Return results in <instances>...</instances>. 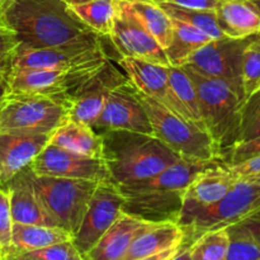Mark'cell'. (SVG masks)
Wrapping results in <instances>:
<instances>
[{
	"label": "cell",
	"mask_w": 260,
	"mask_h": 260,
	"mask_svg": "<svg viewBox=\"0 0 260 260\" xmlns=\"http://www.w3.org/2000/svg\"><path fill=\"white\" fill-rule=\"evenodd\" d=\"M2 20L29 48H96L101 36L62 0H7Z\"/></svg>",
	"instance_id": "cell-1"
},
{
	"label": "cell",
	"mask_w": 260,
	"mask_h": 260,
	"mask_svg": "<svg viewBox=\"0 0 260 260\" xmlns=\"http://www.w3.org/2000/svg\"><path fill=\"white\" fill-rule=\"evenodd\" d=\"M182 159L159 174L127 185H119L123 193V212L155 223H178L182 215L184 193L198 172L212 162Z\"/></svg>",
	"instance_id": "cell-2"
},
{
	"label": "cell",
	"mask_w": 260,
	"mask_h": 260,
	"mask_svg": "<svg viewBox=\"0 0 260 260\" xmlns=\"http://www.w3.org/2000/svg\"><path fill=\"white\" fill-rule=\"evenodd\" d=\"M103 159L116 185L149 179L182 160L152 135L102 131Z\"/></svg>",
	"instance_id": "cell-3"
},
{
	"label": "cell",
	"mask_w": 260,
	"mask_h": 260,
	"mask_svg": "<svg viewBox=\"0 0 260 260\" xmlns=\"http://www.w3.org/2000/svg\"><path fill=\"white\" fill-rule=\"evenodd\" d=\"M183 68L197 90L206 131L212 139L220 159L225 161L230 150L239 142L241 109L244 106L243 85L210 78L189 66L183 65Z\"/></svg>",
	"instance_id": "cell-4"
},
{
	"label": "cell",
	"mask_w": 260,
	"mask_h": 260,
	"mask_svg": "<svg viewBox=\"0 0 260 260\" xmlns=\"http://www.w3.org/2000/svg\"><path fill=\"white\" fill-rule=\"evenodd\" d=\"M109 63H91L76 68H13L7 74L8 95H45L68 104L93 85Z\"/></svg>",
	"instance_id": "cell-5"
},
{
	"label": "cell",
	"mask_w": 260,
	"mask_h": 260,
	"mask_svg": "<svg viewBox=\"0 0 260 260\" xmlns=\"http://www.w3.org/2000/svg\"><path fill=\"white\" fill-rule=\"evenodd\" d=\"M132 90L146 112L152 135L173 152L187 160H221L212 139L205 128L173 113L134 86Z\"/></svg>",
	"instance_id": "cell-6"
},
{
	"label": "cell",
	"mask_w": 260,
	"mask_h": 260,
	"mask_svg": "<svg viewBox=\"0 0 260 260\" xmlns=\"http://www.w3.org/2000/svg\"><path fill=\"white\" fill-rule=\"evenodd\" d=\"M260 208V183L238 180L215 205L183 212L178 225L184 231V244L192 245L208 231L245 220Z\"/></svg>",
	"instance_id": "cell-7"
},
{
	"label": "cell",
	"mask_w": 260,
	"mask_h": 260,
	"mask_svg": "<svg viewBox=\"0 0 260 260\" xmlns=\"http://www.w3.org/2000/svg\"><path fill=\"white\" fill-rule=\"evenodd\" d=\"M28 178L47 212L71 236L83 221L89 201L99 182L69 178L38 177L28 168Z\"/></svg>",
	"instance_id": "cell-8"
},
{
	"label": "cell",
	"mask_w": 260,
	"mask_h": 260,
	"mask_svg": "<svg viewBox=\"0 0 260 260\" xmlns=\"http://www.w3.org/2000/svg\"><path fill=\"white\" fill-rule=\"evenodd\" d=\"M62 102L45 95H7L0 106V132L52 135L68 122Z\"/></svg>",
	"instance_id": "cell-9"
},
{
	"label": "cell",
	"mask_w": 260,
	"mask_h": 260,
	"mask_svg": "<svg viewBox=\"0 0 260 260\" xmlns=\"http://www.w3.org/2000/svg\"><path fill=\"white\" fill-rule=\"evenodd\" d=\"M123 193L113 182H99L89 201L83 221L73 236L74 245L84 256L94 248L123 211Z\"/></svg>",
	"instance_id": "cell-10"
},
{
	"label": "cell",
	"mask_w": 260,
	"mask_h": 260,
	"mask_svg": "<svg viewBox=\"0 0 260 260\" xmlns=\"http://www.w3.org/2000/svg\"><path fill=\"white\" fill-rule=\"evenodd\" d=\"M109 40L121 57H131L147 62L170 65L164 48L137 20L129 5L117 0V13Z\"/></svg>",
	"instance_id": "cell-11"
},
{
	"label": "cell",
	"mask_w": 260,
	"mask_h": 260,
	"mask_svg": "<svg viewBox=\"0 0 260 260\" xmlns=\"http://www.w3.org/2000/svg\"><path fill=\"white\" fill-rule=\"evenodd\" d=\"M29 169L38 177L112 182L104 159L76 154L50 142L35 157Z\"/></svg>",
	"instance_id": "cell-12"
},
{
	"label": "cell",
	"mask_w": 260,
	"mask_h": 260,
	"mask_svg": "<svg viewBox=\"0 0 260 260\" xmlns=\"http://www.w3.org/2000/svg\"><path fill=\"white\" fill-rule=\"evenodd\" d=\"M250 41L251 37L211 40L198 48L184 65L210 78L241 84L243 55Z\"/></svg>",
	"instance_id": "cell-13"
},
{
	"label": "cell",
	"mask_w": 260,
	"mask_h": 260,
	"mask_svg": "<svg viewBox=\"0 0 260 260\" xmlns=\"http://www.w3.org/2000/svg\"><path fill=\"white\" fill-rule=\"evenodd\" d=\"M93 128L96 132L131 131L152 135L151 124L146 112L127 80L109 89L106 95L103 111Z\"/></svg>",
	"instance_id": "cell-14"
},
{
	"label": "cell",
	"mask_w": 260,
	"mask_h": 260,
	"mask_svg": "<svg viewBox=\"0 0 260 260\" xmlns=\"http://www.w3.org/2000/svg\"><path fill=\"white\" fill-rule=\"evenodd\" d=\"M117 62L126 74L127 81L135 89L156 101L173 113L190 121L185 109L173 93L168 76V66L131 57H121Z\"/></svg>",
	"instance_id": "cell-15"
},
{
	"label": "cell",
	"mask_w": 260,
	"mask_h": 260,
	"mask_svg": "<svg viewBox=\"0 0 260 260\" xmlns=\"http://www.w3.org/2000/svg\"><path fill=\"white\" fill-rule=\"evenodd\" d=\"M108 60L103 46L96 48H29L19 45L13 58L12 69L76 68Z\"/></svg>",
	"instance_id": "cell-16"
},
{
	"label": "cell",
	"mask_w": 260,
	"mask_h": 260,
	"mask_svg": "<svg viewBox=\"0 0 260 260\" xmlns=\"http://www.w3.org/2000/svg\"><path fill=\"white\" fill-rule=\"evenodd\" d=\"M51 135L29 132H0V185H7L48 144Z\"/></svg>",
	"instance_id": "cell-17"
},
{
	"label": "cell",
	"mask_w": 260,
	"mask_h": 260,
	"mask_svg": "<svg viewBox=\"0 0 260 260\" xmlns=\"http://www.w3.org/2000/svg\"><path fill=\"white\" fill-rule=\"evenodd\" d=\"M238 180L234 178L222 160L212 162L196 174L188 184L183 201V212L215 205Z\"/></svg>",
	"instance_id": "cell-18"
},
{
	"label": "cell",
	"mask_w": 260,
	"mask_h": 260,
	"mask_svg": "<svg viewBox=\"0 0 260 260\" xmlns=\"http://www.w3.org/2000/svg\"><path fill=\"white\" fill-rule=\"evenodd\" d=\"M157 223L135 217L122 211L113 225L85 255L86 260H122L131 244Z\"/></svg>",
	"instance_id": "cell-19"
},
{
	"label": "cell",
	"mask_w": 260,
	"mask_h": 260,
	"mask_svg": "<svg viewBox=\"0 0 260 260\" xmlns=\"http://www.w3.org/2000/svg\"><path fill=\"white\" fill-rule=\"evenodd\" d=\"M28 168L15 175L7 184L10 196L13 222L60 228L38 200L28 178Z\"/></svg>",
	"instance_id": "cell-20"
},
{
	"label": "cell",
	"mask_w": 260,
	"mask_h": 260,
	"mask_svg": "<svg viewBox=\"0 0 260 260\" xmlns=\"http://www.w3.org/2000/svg\"><path fill=\"white\" fill-rule=\"evenodd\" d=\"M215 13L225 37L240 40L260 32V15L250 0H218Z\"/></svg>",
	"instance_id": "cell-21"
},
{
	"label": "cell",
	"mask_w": 260,
	"mask_h": 260,
	"mask_svg": "<svg viewBox=\"0 0 260 260\" xmlns=\"http://www.w3.org/2000/svg\"><path fill=\"white\" fill-rule=\"evenodd\" d=\"M184 231L178 223H157L141 234L131 244L122 260H140L168 249L177 248L184 244Z\"/></svg>",
	"instance_id": "cell-22"
},
{
	"label": "cell",
	"mask_w": 260,
	"mask_h": 260,
	"mask_svg": "<svg viewBox=\"0 0 260 260\" xmlns=\"http://www.w3.org/2000/svg\"><path fill=\"white\" fill-rule=\"evenodd\" d=\"M50 144L76 154L103 159V139L99 132L86 124L68 121L51 135Z\"/></svg>",
	"instance_id": "cell-23"
},
{
	"label": "cell",
	"mask_w": 260,
	"mask_h": 260,
	"mask_svg": "<svg viewBox=\"0 0 260 260\" xmlns=\"http://www.w3.org/2000/svg\"><path fill=\"white\" fill-rule=\"evenodd\" d=\"M66 240H73V236L61 228L13 222L12 255L40 250Z\"/></svg>",
	"instance_id": "cell-24"
},
{
	"label": "cell",
	"mask_w": 260,
	"mask_h": 260,
	"mask_svg": "<svg viewBox=\"0 0 260 260\" xmlns=\"http://www.w3.org/2000/svg\"><path fill=\"white\" fill-rule=\"evenodd\" d=\"M173 23V35L165 53L170 65L182 66L188 58L202 46L210 42L211 38L188 23L170 18Z\"/></svg>",
	"instance_id": "cell-25"
},
{
	"label": "cell",
	"mask_w": 260,
	"mask_h": 260,
	"mask_svg": "<svg viewBox=\"0 0 260 260\" xmlns=\"http://www.w3.org/2000/svg\"><path fill=\"white\" fill-rule=\"evenodd\" d=\"M69 9L93 32L109 37L117 13V0H88L69 5Z\"/></svg>",
	"instance_id": "cell-26"
},
{
	"label": "cell",
	"mask_w": 260,
	"mask_h": 260,
	"mask_svg": "<svg viewBox=\"0 0 260 260\" xmlns=\"http://www.w3.org/2000/svg\"><path fill=\"white\" fill-rule=\"evenodd\" d=\"M128 3L129 9L137 18L142 27L160 43L162 48H167L172 41L173 23L169 15L156 4L152 3L134 2Z\"/></svg>",
	"instance_id": "cell-27"
},
{
	"label": "cell",
	"mask_w": 260,
	"mask_h": 260,
	"mask_svg": "<svg viewBox=\"0 0 260 260\" xmlns=\"http://www.w3.org/2000/svg\"><path fill=\"white\" fill-rule=\"evenodd\" d=\"M167 69L173 93L175 94L179 103L185 109L189 119L193 123L206 129L202 121V116H201L197 90H196L192 79L189 78V75H188V73L184 70L183 66L168 65Z\"/></svg>",
	"instance_id": "cell-28"
},
{
	"label": "cell",
	"mask_w": 260,
	"mask_h": 260,
	"mask_svg": "<svg viewBox=\"0 0 260 260\" xmlns=\"http://www.w3.org/2000/svg\"><path fill=\"white\" fill-rule=\"evenodd\" d=\"M159 7L170 18L188 23L192 27L197 28L201 32L205 33L206 36H208L211 40L225 38V35H223L222 30L218 27L215 10L188 9V8L179 7V5H175L169 2L161 3V4H159Z\"/></svg>",
	"instance_id": "cell-29"
},
{
	"label": "cell",
	"mask_w": 260,
	"mask_h": 260,
	"mask_svg": "<svg viewBox=\"0 0 260 260\" xmlns=\"http://www.w3.org/2000/svg\"><path fill=\"white\" fill-rule=\"evenodd\" d=\"M229 246L228 228L208 231L190 245L193 260H223Z\"/></svg>",
	"instance_id": "cell-30"
},
{
	"label": "cell",
	"mask_w": 260,
	"mask_h": 260,
	"mask_svg": "<svg viewBox=\"0 0 260 260\" xmlns=\"http://www.w3.org/2000/svg\"><path fill=\"white\" fill-rule=\"evenodd\" d=\"M229 246L223 260H260V246L240 222L228 228Z\"/></svg>",
	"instance_id": "cell-31"
},
{
	"label": "cell",
	"mask_w": 260,
	"mask_h": 260,
	"mask_svg": "<svg viewBox=\"0 0 260 260\" xmlns=\"http://www.w3.org/2000/svg\"><path fill=\"white\" fill-rule=\"evenodd\" d=\"M241 85L244 103L260 89V50L249 43L243 55L241 63Z\"/></svg>",
	"instance_id": "cell-32"
},
{
	"label": "cell",
	"mask_w": 260,
	"mask_h": 260,
	"mask_svg": "<svg viewBox=\"0 0 260 260\" xmlns=\"http://www.w3.org/2000/svg\"><path fill=\"white\" fill-rule=\"evenodd\" d=\"M9 258L18 260H86L85 256L74 245L73 240L61 241L40 250L15 254Z\"/></svg>",
	"instance_id": "cell-33"
},
{
	"label": "cell",
	"mask_w": 260,
	"mask_h": 260,
	"mask_svg": "<svg viewBox=\"0 0 260 260\" xmlns=\"http://www.w3.org/2000/svg\"><path fill=\"white\" fill-rule=\"evenodd\" d=\"M260 136V89L244 103L239 142ZM238 142V144H239Z\"/></svg>",
	"instance_id": "cell-34"
},
{
	"label": "cell",
	"mask_w": 260,
	"mask_h": 260,
	"mask_svg": "<svg viewBox=\"0 0 260 260\" xmlns=\"http://www.w3.org/2000/svg\"><path fill=\"white\" fill-rule=\"evenodd\" d=\"M13 218L10 210V196L7 185H0V259L12 255Z\"/></svg>",
	"instance_id": "cell-35"
},
{
	"label": "cell",
	"mask_w": 260,
	"mask_h": 260,
	"mask_svg": "<svg viewBox=\"0 0 260 260\" xmlns=\"http://www.w3.org/2000/svg\"><path fill=\"white\" fill-rule=\"evenodd\" d=\"M18 46L19 41L15 33L0 18V75L7 76L10 71Z\"/></svg>",
	"instance_id": "cell-36"
},
{
	"label": "cell",
	"mask_w": 260,
	"mask_h": 260,
	"mask_svg": "<svg viewBox=\"0 0 260 260\" xmlns=\"http://www.w3.org/2000/svg\"><path fill=\"white\" fill-rule=\"evenodd\" d=\"M260 155V136L236 144L225 159V164L234 165Z\"/></svg>",
	"instance_id": "cell-37"
},
{
	"label": "cell",
	"mask_w": 260,
	"mask_h": 260,
	"mask_svg": "<svg viewBox=\"0 0 260 260\" xmlns=\"http://www.w3.org/2000/svg\"><path fill=\"white\" fill-rule=\"evenodd\" d=\"M226 167H228V169L230 170V173L234 175L236 180L258 174V173H260V155L245 160L243 162H239V164H226Z\"/></svg>",
	"instance_id": "cell-38"
},
{
	"label": "cell",
	"mask_w": 260,
	"mask_h": 260,
	"mask_svg": "<svg viewBox=\"0 0 260 260\" xmlns=\"http://www.w3.org/2000/svg\"><path fill=\"white\" fill-rule=\"evenodd\" d=\"M168 2L188 9L198 10H215L218 4V0H168Z\"/></svg>",
	"instance_id": "cell-39"
},
{
	"label": "cell",
	"mask_w": 260,
	"mask_h": 260,
	"mask_svg": "<svg viewBox=\"0 0 260 260\" xmlns=\"http://www.w3.org/2000/svg\"><path fill=\"white\" fill-rule=\"evenodd\" d=\"M240 223L250 233V235L255 239V241L260 246V220L245 218V220L240 221Z\"/></svg>",
	"instance_id": "cell-40"
},
{
	"label": "cell",
	"mask_w": 260,
	"mask_h": 260,
	"mask_svg": "<svg viewBox=\"0 0 260 260\" xmlns=\"http://www.w3.org/2000/svg\"><path fill=\"white\" fill-rule=\"evenodd\" d=\"M182 246V245H180ZM180 246H177V248H172V249H168V250L164 251H160V253L154 254V255H150L146 256V258H142L140 260H170L175 254L179 251Z\"/></svg>",
	"instance_id": "cell-41"
},
{
	"label": "cell",
	"mask_w": 260,
	"mask_h": 260,
	"mask_svg": "<svg viewBox=\"0 0 260 260\" xmlns=\"http://www.w3.org/2000/svg\"><path fill=\"white\" fill-rule=\"evenodd\" d=\"M170 260H193L192 255H190V245L183 244V245L180 246L179 251H178Z\"/></svg>",
	"instance_id": "cell-42"
},
{
	"label": "cell",
	"mask_w": 260,
	"mask_h": 260,
	"mask_svg": "<svg viewBox=\"0 0 260 260\" xmlns=\"http://www.w3.org/2000/svg\"><path fill=\"white\" fill-rule=\"evenodd\" d=\"M8 95V83L5 75H0V106Z\"/></svg>",
	"instance_id": "cell-43"
},
{
	"label": "cell",
	"mask_w": 260,
	"mask_h": 260,
	"mask_svg": "<svg viewBox=\"0 0 260 260\" xmlns=\"http://www.w3.org/2000/svg\"><path fill=\"white\" fill-rule=\"evenodd\" d=\"M250 45L253 46V47L259 48L260 50V32H258L255 36H253V37H251Z\"/></svg>",
	"instance_id": "cell-44"
},
{
	"label": "cell",
	"mask_w": 260,
	"mask_h": 260,
	"mask_svg": "<svg viewBox=\"0 0 260 260\" xmlns=\"http://www.w3.org/2000/svg\"><path fill=\"white\" fill-rule=\"evenodd\" d=\"M123 2H129V3H134V2H142V3H152V4H161V3L168 2V0H123Z\"/></svg>",
	"instance_id": "cell-45"
},
{
	"label": "cell",
	"mask_w": 260,
	"mask_h": 260,
	"mask_svg": "<svg viewBox=\"0 0 260 260\" xmlns=\"http://www.w3.org/2000/svg\"><path fill=\"white\" fill-rule=\"evenodd\" d=\"M238 180H250V182H258V183H260V173H258V174L250 175V177L243 178V179H238Z\"/></svg>",
	"instance_id": "cell-46"
},
{
	"label": "cell",
	"mask_w": 260,
	"mask_h": 260,
	"mask_svg": "<svg viewBox=\"0 0 260 260\" xmlns=\"http://www.w3.org/2000/svg\"><path fill=\"white\" fill-rule=\"evenodd\" d=\"M62 2H65L68 5H73V4H80V3L88 2V0H62Z\"/></svg>",
	"instance_id": "cell-47"
},
{
	"label": "cell",
	"mask_w": 260,
	"mask_h": 260,
	"mask_svg": "<svg viewBox=\"0 0 260 260\" xmlns=\"http://www.w3.org/2000/svg\"><path fill=\"white\" fill-rule=\"evenodd\" d=\"M248 218H253V220H260V208H259V210H256L255 212L251 213V215L249 216Z\"/></svg>",
	"instance_id": "cell-48"
},
{
	"label": "cell",
	"mask_w": 260,
	"mask_h": 260,
	"mask_svg": "<svg viewBox=\"0 0 260 260\" xmlns=\"http://www.w3.org/2000/svg\"><path fill=\"white\" fill-rule=\"evenodd\" d=\"M250 2H251V4L255 7L256 12H258L259 15H260V0H250Z\"/></svg>",
	"instance_id": "cell-49"
},
{
	"label": "cell",
	"mask_w": 260,
	"mask_h": 260,
	"mask_svg": "<svg viewBox=\"0 0 260 260\" xmlns=\"http://www.w3.org/2000/svg\"><path fill=\"white\" fill-rule=\"evenodd\" d=\"M5 3H7V0H0V9H4Z\"/></svg>",
	"instance_id": "cell-50"
},
{
	"label": "cell",
	"mask_w": 260,
	"mask_h": 260,
	"mask_svg": "<svg viewBox=\"0 0 260 260\" xmlns=\"http://www.w3.org/2000/svg\"><path fill=\"white\" fill-rule=\"evenodd\" d=\"M5 260H18V259H15V258H8V259H5Z\"/></svg>",
	"instance_id": "cell-51"
},
{
	"label": "cell",
	"mask_w": 260,
	"mask_h": 260,
	"mask_svg": "<svg viewBox=\"0 0 260 260\" xmlns=\"http://www.w3.org/2000/svg\"><path fill=\"white\" fill-rule=\"evenodd\" d=\"M2 13H3V9H0V18H2Z\"/></svg>",
	"instance_id": "cell-52"
},
{
	"label": "cell",
	"mask_w": 260,
	"mask_h": 260,
	"mask_svg": "<svg viewBox=\"0 0 260 260\" xmlns=\"http://www.w3.org/2000/svg\"><path fill=\"white\" fill-rule=\"evenodd\" d=\"M0 260H2V259H0Z\"/></svg>",
	"instance_id": "cell-53"
}]
</instances>
